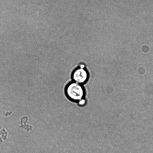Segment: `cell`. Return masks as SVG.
Instances as JSON below:
<instances>
[{
  "label": "cell",
  "mask_w": 153,
  "mask_h": 153,
  "mask_svg": "<svg viewBox=\"0 0 153 153\" xmlns=\"http://www.w3.org/2000/svg\"><path fill=\"white\" fill-rule=\"evenodd\" d=\"M66 93L70 100L77 102L82 99H85L86 95V91L84 85L74 82L67 85Z\"/></svg>",
  "instance_id": "6da1fadb"
},
{
  "label": "cell",
  "mask_w": 153,
  "mask_h": 153,
  "mask_svg": "<svg viewBox=\"0 0 153 153\" xmlns=\"http://www.w3.org/2000/svg\"><path fill=\"white\" fill-rule=\"evenodd\" d=\"M79 105L81 106H84L87 103L86 100L85 98L82 99V100H79L78 102Z\"/></svg>",
  "instance_id": "3957f363"
},
{
  "label": "cell",
  "mask_w": 153,
  "mask_h": 153,
  "mask_svg": "<svg viewBox=\"0 0 153 153\" xmlns=\"http://www.w3.org/2000/svg\"><path fill=\"white\" fill-rule=\"evenodd\" d=\"M72 79L73 82L84 85L89 79V73L84 66H80L73 71Z\"/></svg>",
  "instance_id": "7a4b0ae2"
}]
</instances>
